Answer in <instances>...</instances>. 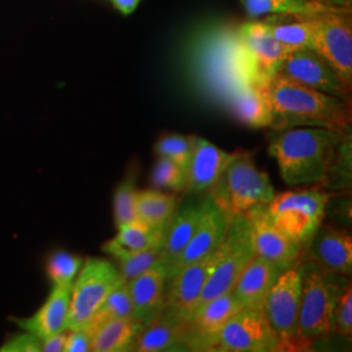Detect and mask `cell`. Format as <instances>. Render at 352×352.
<instances>
[{
	"label": "cell",
	"instance_id": "1",
	"mask_svg": "<svg viewBox=\"0 0 352 352\" xmlns=\"http://www.w3.org/2000/svg\"><path fill=\"white\" fill-rule=\"evenodd\" d=\"M188 62L202 91L213 101L228 106L231 100L261 75L244 46L239 25L212 23L193 33L188 43Z\"/></svg>",
	"mask_w": 352,
	"mask_h": 352
},
{
	"label": "cell",
	"instance_id": "2",
	"mask_svg": "<svg viewBox=\"0 0 352 352\" xmlns=\"http://www.w3.org/2000/svg\"><path fill=\"white\" fill-rule=\"evenodd\" d=\"M350 151L347 132L321 126L277 131L269 142L282 180L292 187L325 182Z\"/></svg>",
	"mask_w": 352,
	"mask_h": 352
},
{
	"label": "cell",
	"instance_id": "3",
	"mask_svg": "<svg viewBox=\"0 0 352 352\" xmlns=\"http://www.w3.org/2000/svg\"><path fill=\"white\" fill-rule=\"evenodd\" d=\"M267 96L273 113L270 128L276 131L296 126H321L338 132L350 129V104L334 96L304 87L279 74L267 81Z\"/></svg>",
	"mask_w": 352,
	"mask_h": 352
},
{
	"label": "cell",
	"instance_id": "4",
	"mask_svg": "<svg viewBox=\"0 0 352 352\" xmlns=\"http://www.w3.org/2000/svg\"><path fill=\"white\" fill-rule=\"evenodd\" d=\"M234 158L210 188V199L231 221L256 205L276 196L270 177L257 168L250 151H234Z\"/></svg>",
	"mask_w": 352,
	"mask_h": 352
},
{
	"label": "cell",
	"instance_id": "5",
	"mask_svg": "<svg viewBox=\"0 0 352 352\" xmlns=\"http://www.w3.org/2000/svg\"><path fill=\"white\" fill-rule=\"evenodd\" d=\"M302 298L298 320V333L304 350L314 340L333 333V316L344 286L338 277L320 270L315 264L300 257Z\"/></svg>",
	"mask_w": 352,
	"mask_h": 352
},
{
	"label": "cell",
	"instance_id": "6",
	"mask_svg": "<svg viewBox=\"0 0 352 352\" xmlns=\"http://www.w3.org/2000/svg\"><path fill=\"white\" fill-rule=\"evenodd\" d=\"M329 195L320 189H302L276 195L267 204L274 225L305 247L321 226Z\"/></svg>",
	"mask_w": 352,
	"mask_h": 352
},
{
	"label": "cell",
	"instance_id": "7",
	"mask_svg": "<svg viewBox=\"0 0 352 352\" xmlns=\"http://www.w3.org/2000/svg\"><path fill=\"white\" fill-rule=\"evenodd\" d=\"M124 279L119 269L103 258H88L82 264L71 289L67 330L88 325L107 295Z\"/></svg>",
	"mask_w": 352,
	"mask_h": 352
},
{
	"label": "cell",
	"instance_id": "8",
	"mask_svg": "<svg viewBox=\"0 0 352 352\" xmlns=\"http://www.w3.org/2000/svg\"><path fill=\"white\" fill-rule=\"evenodd\" d=\"M302 298V273L299 264L285 270L263 302V312L280 342L282 351H302L298 333Z\"/></svg>",
	"mask_w": 352,
	"mask_h": 352
},
{
	"label": "cell",
	"instance_id": "9",
	"mask_svg": "<svg viewBox=\"0 0 352 352\" xmlns=\"http://www.w3.org/2000/svg\"><path fill=\"white\" fill-rule=\"evenodd\" d=\"M253 256L254 247L250 222L245 213L238 214L230 222L226 238L222 243V257L202 289L195 312L214 298L234 289L238 278Z\"/></svg>",
	"mask_w": 352,
	"mask_h": 352
},
{
	"label": "cell",
	"instance_id": "10",
	"mask_svg": "<svg viewBox=\"0 0 352 352\" xmlns=\"http://www.w3.org/2000/svg\"><path fill=\"white\" fill-rule=\"evenodd\" d=\"M312 49L338 76L342 85L351 90L352 29L350 10L334 8L317 13Z\"/></svg>",
	"mask_w": 352,
	"mask_h": 352
},
{
	"label": "cell",
	"instance_id": "11",
	"mask_svg": "<svg viewBox=\"0 0 352 352\" xmlns=\"http://www.w3.org/2000/svg\"><path fill=\"white\" fill-rule=\"evenodd\" d=\"M214 351H282L280 342L261 308L241 307L227 320Z\"/></svg>",
	"mask_w": 352,
	"mask_h": 352
},
{
	"label": "cell",
	"instance_id": "12",
	"mask_svg": "<svg viewBox=\"0 0 352 352\" xmlns=\"http://www.w3.org/2000/svg\"><path fill=\"white\" fill-rule=\"evenodd\" d=\"M244 213L251 226L256 256L277 265L282 272L299 264L302 244L291 239L274 225L267 210V204L256 205Z\"/></svg>",
	"mask_w": 352,
	"mask_h": 352
},
{
	"label": "cell",
	"instance_id": "13",
	"mask_svg": "<svg viewBox=\"0 0 352 352\" xmlns=\"http://www.w3.org/2000/svg\"><path fill=\"white\" fill-rule=\"evenodd\" d=\"M222 257V244L200 260L182 267L171 279V289L166 295L164 309L182 320L193 315L202 289L212 277Z\"/></svg>",
	"mask_w": 352,
	"mask_h": 352
},
{
	"label": "cell",
	"instance_id": "14",
	"mask_svg": "<svg viewBox=\"0 0 352 352\" xmlns=\"http://www.w3.org/2000/svg\"><path fill=\"white\" fill-rule=\"evenodd\" d=\"M241 308L232 289L214 298L189 317L186 324L184 347L190 351H214L227 320Z\"/></svg>",
	"mask_w": 352,
	"mask_h": 352
},
{
	"label": "cell",
	"instance_id": "15",
	"mask_svg": "<svg viewBox=\"0 0 352 352\" xmlns=\"http://www.w3.org/2000/svg\"><path fill=\"white\" fill-rule=\"evenodd\" d=\"M277 74L343 101L350 97V91L342 85L338 76L314 49L289 51L279 64Z\"/></svg>",
	"mask_w": 352,
	"mask_h": 352
},
{
	"label": "cell",
	"instance_id": "16",
	"mask_svg": "<svg viewBox=\"0 0 352 352\" xmlns=\"http://www.w3.org/2000/svg\"><path fill=\"white\" fill-rule=\"evenodd\" d=\"M302 257L329 274L351 276V236L331 227L320 226L311 241L302 247Z\"/></svg>",
	"mask_w": 352,
	"mask_h": 352
},
{
	"label": "cell",
	"instance_id": "17",
	"mask_svg": "<svg viewBox=\"0 0 352 352\" xmlns=\"http://www.w3.org/2000/svg\"><path fill=\"white\" fill-rule=\"evenodd\" d=\"M201 206L202 213L199 225L196 227L186 250L177 260L170 280L186 265L192 264L217 250L226 238L227 230L231 221L219 210L210 196H208L201 202Z\"/></svg>",
	"mask_w": 352,
	"mask_h": 352
},
{
	"label": "cell",
	"instance_id": "18",
	"mask_svg": "<svg viewBox=\"0 0 352 352\" xmlns=\"http://www.w3.org/2000/svg\"><path fill=\"white\" fill-rule=\"evenodd\" d=\"M167 282L168 273L162 260L126 282L133 305V317L144 325L164 311Z\"/></svg>",
	"mask_w": 352,
	"mask_h": 352
},
{
	"label": "cell",
	"instance_id": "19",
	"mask_svg": "<svg viewBox=\"0 0 352 352\" xmlns=\"http://www.w3.org/2000/svg\"><path fill=\"white\" fill-rule=\"evenodd\" d=\"M234 154L219 149L208 140L195 136L184 190L187 193H202L212 188L232 161Z\"/></svg>",
	"mask_w": 352,
	"mask_h": 352
},
{
	"label": "cell",
	"instance_id": "20",
	"mask_svg": "<svg viewBox=\"0 0 352 352\" xmlns=\"http://www.w3.org/2000/svg\"><path fill=\"white\" fill-rule=\"evenodd\" d=\"M186 320H182L167 309L155 316L140 330L131 351L158 352L186 350Z\"/></svg>",
	"mask_w": 352,
	"mask_h": 352
},
{
	"label": "cell",
	"instance_id": "21",
	"mask_svg": "<svg viewBox=\"0 0 352 352\" xmlns=\"http://www.w3.org/2000/svg\"><path fill=\"white\" fill-rule=\"evenodd\" d=\"M239 34L261 75L266 78L276 75L279 64L289 51L273 37L269 24L266 21L241 24Z\"/></svg>",
	"mask_w": 352,
	"mask_h": 352
},
{
	"label": "cell",
	"instance_id": "22",
	"mask_svg": "<svg viewBox=\"0 0 352 352\" xmlns=\"http://www.w3.org/2000/svg\"><path fill=\"white\" fill-rule=\"evenodd\" d=\"M72 286H54L47 300L37 312L26 318H12L24 331L45 340L59 331L67 330Z\"/></svg>",
	"mask_w": 352,
	"mask_h": 352
},
{
	"label": "cell",
	"instance_id": "23",
	"mask_svg": "<svg viewBox=\"0 0 352 352\" xmlns=\"http://www.w3.org/2000/svg\"><path fill=\"white\" fill-rule=\"evenodd\" d=\"M283 272L260 256H253L238 278L232 295L241 307L261 308L265 296Z\"/></svg>",
	"mask_w": 352,
	"mask_h": 352
},
{
	"label": "cell",
	"instance_id": "24",
	"mask_svg": "<svg viewBox=\"0 0 352 352\" xmlns=\"http://www.w3.org/2000/svg\"><path fill=\"white\" fill-rule=\"evenodd\" d=\"M201 213V202L188 204L183 206L180 210L176 209L175 213L173 214V217L167 223L164 252H162L161 260L167 267L168 280L175 269L177 260L186 250L196 227L199 225Z\"/></svg>",
	"mask_w": 352,
	"mask_h": 352
},
{
	"label": "cell",
	"instance_id": "25",
	"mask_svg": "<svg viewBox=\"0 0 352 352\" xmlns=\"http://www.w3.org/2000/svg\"><path fill=\"white\" fill-rule=\"evenodd\" d=\"M269 80H257L248 84L228 103L227 109L244 126L252 128L272 126L273 113L267 96Z\"/></svg>",
	"mask_w": 352,
	"mask_h": 352
},
{
	"label": "cell",
	"instance_id": "26",
	"mask_svg": "<svg viewBox=\"0 0 352 352\" xmlns=\"http://www.w3.org/2000/svg\"><path fill=\"white\" fill-rule=\"evenodd\" d=\"M167 223L164 226L151 227L136 219L118 227L119 231L116 236L103 245V251L113 256L116 260L129 253L142 251L166 238Z\"/></svg>",
	"mask_w": 352,
	"mask_h": 352
},
{
	"label": "cell",
	"instance_id": "27",
	"mask_svg": "<svg viewBox=\"0 0 352 352\" xmlns=\"http://www.w3.org/2000/svg\"><path fill=\"white\" fill-rule=\"evenodd\" d=\"M144 324L135 317L113 318L97 327L91 336V351H131Z\"/></svg>",
	"mask_w": 352,
	"mask_h": 352
},
{
	"label": "cell",
	"instance_id": "28",
	"mask_svg": "<svg viewBox=\"0 0 352 352\" xmlns=\"http://www.w3.org/2000/svg\"><path fill=\"white\" fill-rule=\"evenodd\" d=\"M316 14L295 16L296 21L283 23L280 17H270L265 21L269 24L273 37L289 51L312 49L316 28Z\"/></svg>",
	"mask_w": 352,
	"mask_h": 352
},
{
	"label": "cell",
	"instance_id": "29",
	"mask_svg": "<svg viewBox=\"0 0 352 352\" xmlns=\"http://www.w3.org/2000/svg\"><path fill=\"white\" fill-rule=\"evenodd\" d=\"M241 3L250 17L270 13L283 16H314L337 8L320 0H241Z\"/></svg>",
	"mask_w": 352,
	"mask_h": 352
},
{
	"label": "cell",
	"instance_id": "30",
	"mask_svg": "<svg viewBox=\"0 0 352 352\" xmlns=\"http://www.w3.org/2000/svg\"><path fill=\"white\" fill-rule=\"evenodd\" d=\"M177 209V199L160 190H139L136 200L138 219L151 227L166 225Z\"/></svg>",
	"mask_w": 352,
	"mask_h": 352
},
{
	"label": "cell",
	"instance_id": "31",
	"mask_svg": "<svg viewBox=\"0 0 352 352\" xmlns=\"http://www.w3.org/2000/svg\"><path fill=\"white\" fill-rule=\"evenodd\" d=\"M128 317H133V305H132L128 283L122 282L118 287H115L107 295L104 302H102L100 309L91 317L88 325L82 329H87L90 336H93L96 329L101 327L102 324L113 318H128Z\"/></svg>",
	"mask_w": 352,
	"mask_h": 352
},
{
	"label": "cell",
	"instance_id": "32",
	"mask_svg": "<svg viewBox=\"0 0 352 352\" xmlns=\"http://www.w3.org/2000/svg\"><path fill=\"white\" fill-rule=\"evenodd\" d=\"M164 239L157 241L151 247L142 250V251L129 253L120 258L119 261V273L124 282H129L133 278L138 277L141 273H144L146 269L158 263L161 260L162 252H164Z\"/></svg>",
	"mask_w": 352,
	"mask_h": 352
},
{
	"label": "cell",
	"instance_id": "33",
	"mask_svg": "<svg viewBox=\"0 0 352 352\" xmlns=\"http://www.w3.org/2000/svg\"><path fill=\"white\" fill-rule=\"evenodd\" d=\"M138 188L133 176L126 177L113 195V219L116 227L123 226L138 219L136 200Z\"/></svg>",
	"mask_w": 352,
	"mask_h": 352
},
{
	"label": "cell",
	"instance_id": "34",
	"mask_svg": "<svg viewBox=\"0 0 352 352\" xmlns=\"http://www.w3.org/2000/svg\"><path fill=\"white\" fill-rule=\"evenodd\" d=\"M81 266V257L59 251L51 254L46 270L54 286H72Z\"/></svg>",
	"mask_w": 352,
	"mask_h": 352
},
{
	"label": "cell",
	"instance_id": "35",
	"mask_svg": "<svg viewBox=\"0 0 352 352\" xmlns=\"http://www.w3.org/2000/svg\"><path fill=\"white\" fill-rule=\"evenodd\" d=\"M195 136H184L176 133H167L160 138L154 145V151L160 157H166L182 166L186 171L188 167L190 154L193 149Z\"/></svg>",
	"mask_w": 352,
	"mask_h": 352
},
{
	"label": "cell",
	"instance_id": "36",
	"mask_svg": "<svg viewBox=\"0 0 352 352\" xmlns=\"http://www.w3.org/2000/svg\"><path fill=\"white\" fill-rule=\"evenodd\" d=\"M187 180V171L179 164L166 158L160 157L151 171V184L157 188L173 189L175 192L184 190Z\"/></svg>",
	"mask_w": 352,
	"mask_h": 352
},
{
	"label": "cell",
	"instance_id": "37",
	"mask_svg": "<svg viewBox=\"0 0 352 352\" xmlns=\"http://www.w3.org/2000/svg\"><path fill=\"white\" fill-rule=\"evenodd\" d=\"M333 333L343 337H351L352 334V287L351 282L346 285L333 316Z\"/></svg>",
	"mask_w": 352,
	"mask_h": 352
},
{
	"label": "cell",
	"instance_id": "38",
	"mask_svg": "<svg viewBox=\"0 0 352 352\" xmlns=\"http://www.w3.org/2000/svg\"><path fill=\"white\" fill-rule=\"evenodd\" d=\"M0 352H41V340L29 331L14 334L3 343Z\"/></svg>",
	"mask_w": 352,
	"mask_h": 352
},
{
	"label": "cell",
	"instance_id": "39",
	"mask_svg": "<svg viewBox=\"0 0 352 352\" xmlns=\"http://www.w3.org/2000/svg\"><path fill=\"white\" fill-rule=\"evenodd\" d=\"M67 334L64 352H89L91 351V336L87 329L69 330Z\"/></svg>",
	"mask_w": 352,
	"mask_h": 352
},
{
	"label": "cell",
	"instance_id": "40",
	"mask_svg": "<svg viewBox=\"0 0 352 352\" xmlns=\"http://www.w3.org/2000/svg\"><path fill=\"white\" fill-rule=\"evenodd\" d=\"M67 330L59 331L51 337L41 340V351L42 352H63L67 340Z\"/></svg>",
	"mask_w": 352,
	"mask_h": 352
},
{
	"label": "cell",
	"instance_id": "41",
	"mask_svg": "<svg viewBox=\"0 0 352 352\" xmlns=\"http://www.w3.org/2000/svg\"><path fill=\"white\" fill-rule=\"evenodd\" d=\"M111 1L115 8L126 16L133 12L140 3V0H111Z\"/></svg>",
	"mask_w": 352,
	"mask_h": 352
},
{
	"label": "cell",
	"instance_id": "42",
	"mask_svg": "<svg viewBox=\"0 0 352 352\" xmlns=\"http://www.w3.org/2000/svg\"><path fill=\"white\" fill-rule=\"evenodd\" d=\"M321 1L331 6V7H337V8H343V10L351 8L352 0H321Z\"/></svg>",
	"mask_w": 352,
	"mask_h": 352
}]
</instances>
